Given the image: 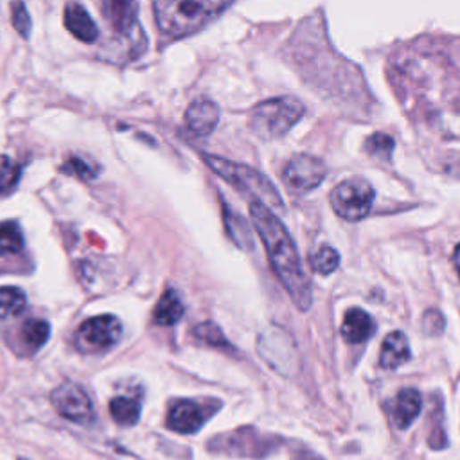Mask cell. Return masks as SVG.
<instances>
[{
  "mask_svg": "<svg viewBox=\"0 0 460 460\" xmlns=\"http://www.w3.org/2000/svg\"><path fill=\"white\" fill-rule=\"evenodd\" d=\"M251 218L256 233L267 249L277 279L292 297L293 304L300 311H308L313 304V292L311 283L302 268L293 238L290 236L283 221L272 212V209L258 200L251 201Z\"/></svg>",
  "mask_w": 460,
  "mask_h": 460,
  "instance_id": "cell-1",
  "label": "cell"
},
{
  "mask_svg": "<svg viewBox=\"0 0 460 460\" xmlns=\"http://www.w3.org/2000/svg\"><path fill=\"white\" fill-rule=\"evenodd\" d=\"M230 0H155V21L166 38H182L201 29Z\"/></svg>",
  "mask_w": 460,
  "mask_h": 460,
  "instance_id": "cell-2",
  "label": "cell"
},
{
  "mask_svg": "<svg viewBox=\"0 0 460 460\" xmlns=\"http://www.w3.org/2000/svg\"><path fill=\"white\" fill-rule=\"evenodd\" d=\"M101 13L113 33L110 51L119 58H136L146 49V37L137 22L139 0H99Z\"/></svg>",
  "mask_w": 460,
  "mask_h": 460,
  "instance_id": "cell-3",
  "label": "cell"
},
{
  "mask_svg": "<svg viewBox=\"0 0 460 460\" xmlns=\"http://www.w3.org/2000/svg\"><path fill=\"white\" fill-rule=\"evenodd\" d=\"M203 160L218 177H221L238 191L251 194L254 200L265 203L270 209H284V201L277 187L261 171L216 155H203Z\"/></svg>",
  "mask_w": 460,
  "mask_h": 460,
  "instance_id": "cell-4",
  "label": "cell"
},
{
  "mask_svg": "<svg viewBox=\"0 0 460 460\" xmlns=\"http://www.w3.org/2000/svg\"><path fill=\"white\" fill-rule=\"evenodd\" d=\"M304 115V104L295 97H275L254 106L251 128L263 139L286 136Z\"/></svg>",
  "mask_w": 460,
  "mask_h": 460,
  "instance_id": "cell-5",
  "label": "cell"
},
{
  "mask_svg": "<svg viewBox=\"0 0 460 460\" xmlns=\"http://www.w3.org/2000/svg\"><path fill=\"white\" fill-rule=\"evenodd\" d=\"M334 214L345 221L364 219L374 203V189L364 178H349L340 182L329 196Z\"/></svg>",
  "mask_w": 460,
  "mask_h": 460,
  "instance_id": "cell-6",
  "label": "cell"
},
{
  "mask_svg": "<svg viewBox=\"0 0 460 460\" xmlns=\"http://www.w3.org/2000/svg\"><path fill=\"white\" fill-rule=\"evenodd\" d=\"M123 338V324L113 315L85 320L76 331V348L83 353H106Z\"/></svg>",
  "mask_w": 460,
  "mask_h": 460,
  "instance_id": "cell-7",
  "label": "cell"
},
{
  "mask_svg": "<svg viewBox=\"0 0 460 460\" xmlns=\"http://www.w3.org/2000/svg\"><path fill=\"white\" fill-rule=\"evenodd\" d=\"M51 403L56 412L76 424H90L95 417L90 396L83 387L72 382H65L51 394Z\"/></svg>",
  "mask_w": 460,
  "mask_h": 460,
  "instance_id": "cell-8",
  "label": "cell"
},
{
  "mask_svg": "<svg viewBox=\"0 0 460 460\" xmlns=\"http://www.w3.org/2000/svg\"><path fill=\"white\" fill-rule=\"evenodd\" d=\"M218 407L219 403H212V401L180 399L169 408L166 424L169 430L177 433H184V435L196 433L203 428L205 421L214 415Z\"/></svg>",
  "mask_w": 460,
  "mask_h": 460,
  "instance_id": "cell-9",
  "label": "cell"
},
{
  "mask_svg": "<svg viewBox=\"0 0 460 460\" xmlns=\"http://www.w3.org/2000/svg\"><path fill=\"white\" fill-rule=\"evenodd\" d=\"M327 175L325 164L313 155H295L284 168L283 180L295 193H309L316 189Z\"/></svg>",
  "mask_w": 460,
  "mask_h": 460,
  "instance_id": "cell-10",
  "label": "cell"
},
{
  "mask_svg": "<svg viewBox=\"0 0 460 460\" xmlns=\"http://www.w3.org/2000/svg\"><path fill=\"white\" fill-rule=\"evenodd\" d=\"M185 128L194 137H207L219 123V108L210 99H196L185 111Z\"/></svg>",
  "mask_w": 460,
  "mask_h": 460,
  "instance_id": "cell-11",
  "label": "cell"
},
{
  "mask_svg": "<svg viewBox=\"0 0 460 460\" xmlns=\"http://www.w3.org/2000/svg\"><path fill=\"white\" fill-rule=\"evenodd\" d=\"M63 24L72 37L85 44H94L99 38V29L90 13L78 3H69L63 13Z\"/></svg>",
  "mask_w": 460,
  "mask_h": 460,
  "instance_id": "cell-12",
  "label": "cell"
},
{
  "mask_svg": "<svg viewBox=\"0 0 460 460\" xmlns=\"http://www.w3.org/2000/svg\"><path fill=\"white\" fill-rule=\"evenodd\" d=\"M376 331L373 316L360 308H351L345 311L341 322V336L348 343H362L369 340Z\"/></svg>",
  "mask_w": 460,
  "mask_h": 460,
  "instance_id": "cell-13",
  "label": "cell"
},
{
  "mask_svg": "<svg viewBox=\"0 0 460 460\" xmlns=\"http://www.w3.org/2000/svg\"><path fill=\"white\" fill-rule=\"evenodd\" d=\"M410 343L401 331H392L385 336L380 353V366L389 371H396L410 360Z\"/></svg>",
  "mask_w": 460,
  "mask_h": 460,
  "instance_id": "cell-14",
  "label": "cell"
},
{
  "mask_svg": "<svg viewBox=\"0 0 460 460\" xmlns=\"http://www.w3.org/2000/svg\"><path fill=\"white\" fill-rule=\"evenodd\" d=\"M184 313H185V306H184L178 292L169 288L162 293L160 300L157 302L153 320L157 325H175L177 322H180Z\"/></svg>",
  "mask_w": 460,
  "mask_h": 460,
  "instance_id": "cell-15",
  "label": "cell"
},
{
  "mask_svg": "<svg viewBox=\"0 0 460 460\" xmlns=\"http://www.w3.org/2000/svg\"><path fill=\"white\" fill-rule=\"evenodd\" d=\"M421 394L415 390V389H403L399 394H398V399H396V407H394V419H396V424L401 428V430H407L412 426V423L415 421V417L419 415L421 412Z\"/></svg>",
  "mask_w": 460,
  "mask_h": 460,
  "instance_id": "cell-16",
  "label": "cell"
},
{
  "mask_svg": "<svg viewBox=\"0 0 460 460\" xmlns=\"http://www.w3.org/2000/svg\"><path fill=\"white\" fill-rule=\"evenodd\" d=\"M141 401L137 398H113L110 401L111 419L121 426H134L141 419Z\"/></svg>",
  "mask_w": 460,
  "mask_h": 460,
  "instance_id": "cell-17",
  "label": "cell"
},
{
  "mask_svg": "<svg viewBox=\"0 0 460 460\" xmlns=\"http://www.w3.org/2000/svg\"><path fill=\"white\" fill-rule=\"evenodd\" d=\"M21 336H22L24 343L28 345L29 351H38V349L44 348V345L49 340V336H51V325L45 320L29 318L22 325Z\"/></svg>",
  "mask_w": 460,
  "mask_h": 460,
  "instance_id": "cell-18",
  "label": "cell"
},
{
  "mask_svg": "<svg viewBox=\"0 0 460 460\" xmlns=\"http://www.w3.org/2000/svg\"><path fill=\"white\" fill-rule=\"evenodd\" d=\"M28 306L24 292L17 286L0 288V318H10L21 315Z\"/></svg>",
  "mask_w": 460,
  "mask_h": 460,
  "instance_id": "cell-19",
  "label": "cell"
},
{
  "mask_svg": "<svg viewBox=\"0 0 460 460\" xmlns=\"http://www.w3.org/2000/svg\"><path fill=\"white\" fill-rule=\"evenodd\" d=\"M24 249V234L17 221L0 223V256L19 254Z\"/></svg>",
  "mask_w": 460,
  "mask_h": 460,
  "instance_id": "cell-20",
  "label": "cell"
},
{
  "mask_svg": "<svg viewBox=\"0 0 460 460\" xmlns=\"http://www.w3.org/2000/svg\"><path fill=\"white\" fill-rule=\"evenodd\" d=\"M193 334L196 336V340L209 345V348H216V349H223V351H234L233 345H230V341L223 334V331L214 322H201L200 325H196L193 329Z\"/></svg>",
  "mask_w": 460,
  "mask_h": 460,
  "instance_id": "cell-21",
  "label": "cell"
},
{
  "mask_svg": "<svg viewBox=\"0 0 460 460\" xmlns=\"http://www.w3.org/2000/svg\"><path fill=\"white\" fill-rule=\"evenodd\" d=\"M225 223H226V230L230 238L236 242V245H240L242 249H251L254 247L252 240H251V230L249 225L243 221V218L236 216L228 210V207H225Z\"/></svg>",
  "mask_w": 460,
  "mask_h": 460,
  "instance_id": "cell-22",
  "label": "cell"
},
{
  "mask_svg": "<svg viewBox=\"0 0 460 460\" xmlns=\"http://www.w3.org/2000/svg\"><path fill=\"white\" fill-rule=\"evenodd\" d=\"M309 265H311L313 272H316L318 275H329V274H333L338 268L340 256H338V252L333 247L322 245L316 252L311 254Z\"/></svg>",
  "mask_w": 460,
  "mask_h": 460,
  "instance_id": "cell-23",
  "label": "cell"
},
{
  "mask_svg": "<svg viewBox=\"0 0 460 460\" xmlns=\"http://www.w3.org/2000/svg\"><path fill=\"white\" fill-rule=\"evenodd\" d=\"M19 178H21V166L13 159L0 155V193H8L10 189H13Z\"/></svg>",
  "mask_w": 460,
  "mask_h": 460,
  "instance_id": "cell-24",
  "label": "cell"
},
{
  "mask_svg": "<svg viewBox=\"0 0 460 460\" xmlns=\"http://www.w3.org/2000/svg\"><path fill=\"white\" fill-rule=\"evenodd\" d=\"M12 22L17 29V33L24 38L29 37L31 33V17H29V12L26 8V3L24 0H13L12 3Z\"/></svg>",
  "mask_w": 460,
  "mask_h": 460,
  "instance_id": "cell-25",
  "label": "cell"
},
{
  "mask_svg": "<svg viewBox=\"0 0 460 460\" xmlns=\"http://www.w3.org/2000/svg\"><path fill=\"white\" fill-rule=\"evenodd\" d=\"M62 171H65L67 175H74V177H78V178H81V180H92V178H95L97 173H99V169H97L94 164L86 162V160L81 159V157H70V159L63 164Z\"/></svg>",
  "mask_w": 460,
  "mask_h": 460,
  "instance_id": "cell-26",
  "label": "cell"
},
{
  "mask_svg": "<svg viewBox=\"0 0 460 460\" xmlns=\"http://www.w3.org/2000/svg\"><path fill=\"white\" fill-rule=\"evenodd\" d=\"M366 150L374 157L389 159L394 150V139L387 134H374L366 141Z\"/></svg>",
  "mask_w": 460,
  "mask_h": 460,
  "instance_id": "cell-27",
  "label": "cell"
},
{
  "mask_svg": "<svg viewBox=\"0 0 460 460\" xmlns=\"http://www.w3.org/2000/svg\"><path fill=\"white\" fill-rule=\"evenodd\" d=\"M444 325H446V320H444V316H442L440 311H437V309H428V311L423 315V329H424L426 334H430V336H439V334H442Z\"/></svg>",
  "mask_w": 460,
  "mask_h": 460,
  "instance_id": "cell-28",
  "label": "cell"
},
{
  "mask_svg": "<svg viewBox=\"0 0 460 460\" xmlns=\"http://www.w3.org/2000/svg\"><path fill=\"white\" fill-rule=\"evenodd\" d=\"M453 267H455V272H456V275L460 279V243L453 251Z\"/></svg>",
  "mask_w": 460,
  "mask_h": 460,
  "instance_id": "cell-29",
  "label": "cell"
},
{
  "mask_svg": "<svg viewBox=\"0 0 460 460\" xmlns=\"http://www.w3.org/2000/svg\"><path fill=\"white\" fill-rule=\"evenodd\" d=\"M19 460H28V458H19Z\"/></svg>",
  "mask_w": 460,
  "mask_h": 460,
  "instance_id": "cell-30",
  "label": "cell"
}]
</instances>
